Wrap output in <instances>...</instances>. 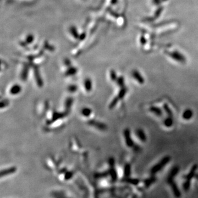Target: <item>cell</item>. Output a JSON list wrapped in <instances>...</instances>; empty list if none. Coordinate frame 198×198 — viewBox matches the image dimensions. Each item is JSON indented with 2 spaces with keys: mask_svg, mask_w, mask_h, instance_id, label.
I'll use <instances>...</instances> for the list:
<instances>
[{
  "mask_svg": "<svg viewBox=\"0 0 198 198\" xmlns=\"http://www.w3.org/2000/svg\"><path fill=\"white\" fill-rule=\"evenodd\" d=\"M20 87L19 85H14L13 87L11 88L10 89V93L13 95H15L18 94L20 92Z\"/></svg>",
  "mask_w": 198,
  "mask_h": 198,
  "instance_id": "obj_6",
  "label": "cell"
},
{
  "mask_svg": "<svg viewBox=\"0 0 198 198\" xmlns=\"http://www.w3.org/2000/svg\"><path fill=\"white\" fill-rule=\"evenodd\" d=\"M193 116V112L190 109L185 110L184 111L182 115V117L185 120H190V118Z\"/></svg>",
  "mask_w": 198,
  "mask_h": 198,
  "instance_id": "obj_4",
  "label": "cell"
},
{
  "mask_svg": "<svg viewBox=\"0 0 198 198\" xmlns=\"http://www.w3.org/2000/svg\"><path fill=\"white\" fill-rule=\"evenodd\" d=\"M150 111L153 113L155 115L158 116V117H160L162 116V112L161 111V110L157 107L153 106L151 107L150 108Z\"/></svg>",
  "mask_w": 198,
  "mask_h": 198,
  "instance_id": "obj_5",
  "label": "cell"
},
{
  "mask_svg": "<svg viewBox=\"0 0 198 198\" xmlns=\"http://www.w3.org/2000/svg\"><path fill=\"white\" fill-rule=\"evenodd\" d=\"M135 134L137 138L141 141L144 142L146 140V135L144 131L141 129H138L135 132Z\"/></svg>",
  "mask_w": 198,
  "mask_h": 198,
  "instance_id": "obj_3",
  "label": "cell"
},
{
  "mask_svg": "<svg viewBox=\"0 0 198 198\" xmlns=\"http://www.w3.org/2000/svg\"><path fill=\"white\" fill-rule=\"evenodd\" d=\"M132 76L136 81H137L140 84H143L145 82L144 79L141 76L140 72L138 71H133L132 73Z\"/></svg>",
  "mask_w": 198,
  "mask_h": 198,
  "instance_id": "obj_2",
  "label": "cell"
},
{
  "mask_svg": "<svg viewBox=\"0 0 198 198\" xmlns=\"http://www.w3.org/2000/svg\"><path fill=\"white\" fill-rule=\"evenodd\" d=\"M164 111H166V112L169 114V116H171L172 115H171V114H172V111L170 110L169 107V106H168L167 105H166V104L164 105Z\"/></svg>",
  "mask_w": 198,
  "mask_h": 198,
  "instance_id": "obj_8",
  "label": "cell"
},
{
  "mask_svg": "<svg viewBox=\"0 0 198 198\" xmlns=\"http://www.w3.org/2000/svg\"><path fill=\"white\" fill-rule=\"evenodd\" d=\"M164 125L167 127H169L173 125V120L171 119V118H166L164 121Z\"/></svg>",
  "mask_w": 198,
  "mask_h": 198,
  "instance_id": "obj_7",
  "label": "cell"
},
{
  "mask_svg": "<svg viewBox=\"0 0 198 198\" xmlns=\"http://www.w3.org/2000/svg\"><path fill=\"white\" fill-rule=\"evenodd\" d=\"M125 139L126 141V144L129 147H133L134 146V141L131 137V133L129 129H126L124 132Z\"/></svg>",
  "mask_w": 198,
  "mask_h": 198,
  "instance_id": "obj_1",
  "label": "cell"
}]
</instances>
